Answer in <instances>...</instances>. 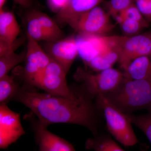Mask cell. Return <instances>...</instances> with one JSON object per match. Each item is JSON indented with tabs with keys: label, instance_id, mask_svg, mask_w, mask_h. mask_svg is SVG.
Returning <instances> with one entry per match:
<instances>
[{
	"label": "cell",
	"instance_id": "18",
	"mask_svg": "<svg viewBox=\"0 0 151 151\" xmlns=\"http://www.w3.org/2000/svg\"><path fill=\"white\" fill-rule=\"evenodd\" d=\"M119 59V52L116 45L113 48L94 58L86 65L95 72H98L113 68L115 63L118 62Z\"/></svg>",
	"mask_w": 151,
	"mask_h": 151
},
{
	"label": "cell",
	"instance_id": "14",
	"mask_svg": "<svg viewBox=\"0 0 151 151\" xmlns=\"http://www.w3.org/2000/svg\"><path fill=\"white\" fill-rule=\"evenodd\" d=\"M20 32L19 25L13 13L0 9V42L12 45Z\"/></svg>",
	"mask_w": 151,
	"mask_h": 151
},
{
	"label": "cell",
	"instance_id": "21",
	"mask_svg": "<svg viewBox=\"0 0 151 151\" xmlns=\"http://www.w3.org/2000/svg\"><path fill=\"white\" fill-rule=\"evenodd\" d=\"M34 12L41 25L54 38L56 41L64 38V33L55 20L40 11L34 10Z\"/></svg>",
	"mask_w": 151,
	"mask_h": 151
},
{
	"label": "cell",
	"instance_id": "1",
	"mask_svg": "<svg viewBox=\"0 0 151 151\" xmlns=\"http://www.w3.org/2000/svg\"><path fill=\"white\" fill-rule=\"evenodd\" d=\"M74 96H56L20 87L13 101L29 108L39 121L48 127L54 124H74L86 128L93 136L101 133L104 119L95 98L81 84L73 86Z\"/></svg>",
	"mask_w": 151,
	"mask_h": 151
},
{
	"label": "cell",
	"instance_id": "13",
	"mask_svg": "<svg viewBox=\"0 0 151 151\" xmlns=\"http://www.w3.org/2000/svg\"><path fill=\"white\" fill-rule=\"evenodd\" d=\"M104 0H68L55 16L58 24H67L81 15L99 6Z\"/></svg>",
	"mask_w": 151,
	"mask_h": 151
},
{
	"label": "cell",
	"instance_id": "20",
	"mask_svg": "<svg viewBox=\"0 0 151 151\" xmlns=\"http://www.w3.org/2000/svg\"><path fill=\"white\" fill-rule=\"evenodd\" d=\"M26 54V50L20 53L14 52L0 57V78L7 75L12 69L25 61Z\"/></svg>",
	"mask_w": 151,
	"mask_h": 151
},
{
	"label": "cell",
	"instance_id": "28",
	"mask_svg": "<svg viewBox=\"0 0 151 151\" xmlns=\"http://www.w3.org/2000/svg\"><path fill=\"white\" fill-rule=\"evenodd\" d=\"M49 6L52 11L57 13L67 3L68 0H47Z\"/></svg>",
	"mask_w": 151,
	"mask_h": 151
},
{
	"label": "cell",
	"instance_id": "24",
	"mask_svg": "<svg viewBox=\"0 0 151 151\" xmlns=\"http://www.w3.org/2000/svg\"><path fill=\"white\" fill-rule=\"evenodd\" d=\"M117 15H119L123 19H129L145 23H149L143 17L134 3L120 12Z\"/></svg>",
	"mask_w": 151,
	"mask_h": 151
},
{
	"label": "cell",
	"instance_id": "17",
	"mask_svg": "<svg viewBox=\"0 0 151 151\" xmlns=\"http://www.w3.org/2000/svg\"><path fill=\"white\" fill-rule=\"evenodd\" d=\"M27 33L36 41H45L47 42H56L54 37L45 29L36 16L34 10L27 14Z\"/></svg>",
	"mask_w": 151,
	"mask_h": 151
},
{
	"label": "cell",
	"instance_id": "7",
	"mask_svg": "<svg viewBox=\"0 0 151 151\" xmlns=\"http://www.w3.org/2000/svg\"><path fill=\"white\" fill-rule=\"evenodd\" d=\"M111 16L100 6H97L67 24L78 34L102 35L113 30L115 25L111 22Z\"/></svg>",
	"mask_w": 151,
	"mask_h": 151
},
{
	"label": "cell",
	"instance_id": "8",
	"mask_svg": "<svg viewBox=\"0 0 151 151\" xmlns=\"http://www.w3.org/2000/svg\"><path fill=\"white\" fill-rule=\"evenodd\" d=\"M27 45L25 64L20 72L16 74L19 76L27 84L33 87L50 62L51 58L40 46L38 42L26 33Z\"/></svg>",
	"mask_w": 151,
	"mask_h": 151
},
{
	"label": "cell",
	"instance_id": "11",
	"mask_svg": "<svg viewBox=\"0 0 151 151\" xmlns=\"http://www.w3.org/2000/svg\"><path fill=\"white\" fill-rule=\"evenodd\" d=\"M25 134L19 113L11 110L7 104H1L0 148H7Z\"/></svg>",
	"mask_w": 151,
	"mask_h": 151
},
{
	"label": "cell",
	"instance_id": "5",
	"mask_svg": "<svg viewBox=\"0 0 151 151\" xmlns=\"http://www.w3.org/2000/svg\"><path fill=\"white\" fill-rule=\"evenodd\" d=\"M67 73L59 63L51 58L48 65L35 82L32 87H37L46 93L65 97H72L75 92L73 86L67 84Z\"/></svg>",
	"mask_w": 151,
	"mask_h": 151
},
{
	"label": "cell",
	"instance_id": "6",
	"mask_svg": "<svg viewBox=\"0 0 151 151\" xmlns=\"http://www.w3.org/2000/svg\"><path fill=\"white\" fill-rule=\"evenodd\" d=\"M119 66L122 72L135 59L151 55L150 33L132 36H119L117 44Z\"/></svg>",
	"mask_w": 151,
	"mask_h": 151
},
{
	"label": "cell",
	"instance_id": "16",
	"mask_svg": "<svg viewBox=\"0 0 151 151\" xmlns=\"http://www.w3.org/2000/svg\"><path fill=\"white\" fill-rule=\"evenodd\" d=\"M85 148L94 151H125L110 135L103 132L88 138L85 142Z\"/></svg>",
	"mask_w": 151,
	"mask_h": 151
},
{
	"label": "cell",
	"instance_id": "12",
	"mask_svg": "<svg viewBox=\"0 0 151 151\" xmlns=\"http://www.w3.org/2000/svg\"><path fill=\"white\" fill-rule=\"evenodd\" d=\"M47 42L46 53L50 58L59 63L68 73L78 55L76 36H70L54 42Z\"/></svg>",
	"mask_w": 151,
	"mask_h": 151
},
{
	"label": "cell",
	"instance_id": "22",
	"mask_svg": "<svg viewBox=\"0 0 151 151\" xmlns=\"http://www.w3.org/2000/svg\"><path fill=\"white\" fill-rule=\"evenodd\" d=\"M126 114L132 124L137 127L146 135L151 145V109L148 110L147 114L143 115H135L132 113Z\"/></svg>",
	"mask_w": 151,
	"mask_h": 151
},
{
	"label": "cell",
	"instance_id": "23",
	"mask_svg": "<svg viewBox=\"0 0 151 151\" xmlns=\"http://www.w3.org/2000/svg\"><path fill=\"white\" fill-rule=\"evenodd\" d=\"M117 23L120 25L122 32L127 36H132L137 35L142 29L148 26V23L141 22L121 18L119 15L114 17Z\"/></svg>",
	"mask_w": 151,
	"mask_h": 151
},
{
	"label": "cell",
	"instance_id": "26",
	"mask_svg": "<svg viewBox=\"0 0 151 151\" xmlns=\"http://www.w3.org/2000/svg\"><path fill=\"white\" fill-rule=\"evenodd\" d=\"M134 4L146 21L151 22V0H134Z\"/></svg>",
	"mask_w": 151,
	"mask_h": 151
},
{
	"label": "cell",
	"instance_id": "9",
	"mask_svg": "<svg viewBox=\"0 0 151 151\" xmlns=\"http://www.w3.org/2000/svg\"><path fill=\"white\" fill-rule=\"evenodd\" d=\"M76 37L78 55L86 65L94 58L116 46L119 36L78 34Z\"/></svg>",
	"mask_w": 151,
	"mask_h": 151
},
{
	"label": "cell",
	"instance_id": "19",
	"mask_svg": "<svg viewBox=\"0 0 151 151\" xmlns=\"http://www.w3.org/2000/svg\"><path fill=\"white\" fill-rule=\"evenodd\" d=\"M20 88L13 75L7 74L0 78V104L13 101Z\"/></svg>",
	"mask_w": 151,
	"mask_h": 151
},
{
	"label": "cell",
	"instance_id": "15",
	"mask_svg": "<svg viewBox=\"0 0 151 151\" xmlns=\"http://www.w3.org/2000/svg\"><path fill=\"white\" fill-rule=\"evenodd\" d=\"M123 72L124 78L129 80H139L150 76L151 55L135 59Z\"/></svg>",
	"mask_w": 151,
	"mask_h": 151
},
{
	"label": "cell",
	"instance_id": "30",
	"mask_svg": "<svg viewBox=\"0 0 151 151\" xmlns=\"http://www.w3.org/2000/svg\"><path fill=\"white\" fill-rule=\"evenodd\" d=\"M6 0H0V9H3Z\"/></svg>",
	"mask_w": 151,
	"mask_h": 151
},
{
	"label": "cell",
	"instance_id": "25",
	"mask_svg": "<svg viewBox=\"0 0 151 151\" xmlns=\"http://www.w3.org/2000/svg\"><path fill=\"white\" fill-rule=\"evenodd\" d=\"M134 3V0H110L108 5V13L111 16L117 15Z\"/></svg>",
	"mask_w": 151,
	"mask_h": 151
},
{
	"label": "cell",
	"instance_id": "2",
	"mask_svg": "<svg viewBox=\"0 0 151 151\" xmlns=\"http://www.w3.org/2000/svg\"><path fill=\"white\" fill-rule=\"evenodd\" d=\"M104 96L123 113L151 109V76L139 80L124 78L122 83L113 92Z\"/></svg>",
	"mask_w": 151,
	"mask_h": 151
},
{
	"label": "cell",
	"instance_id": "27",
	"mask_svg": "<svg viewBox=\"0 0 151 151\" xmlns=\"http://www.w3.org/2000/svg\"><path fill=\"white\" fill-rule=\"evenodd\" d=\"M24 40V39L23 38L17 39L12 45H8L2 42H0V57L15 52V50L23 43Z\"/></svg>",
	"mask_w": 151,
	"mask_h": 151
},
{
	"label": "cell",
	"instance_id": "3",
	"mask_svg": "<svg viewBox=\"0 0 151 151\" xmlns=\"http://www.w3.org/2000/svg\"><path fill=\"white\" fill-rule=\"evenodd\" d=\"M95 100L103 111L107 129L113 137L126 147L137 145L139 141L127 114L113 105L104 95H98Z\"/></svg>",
	"mask_w": 151,
	"mask_h": 151
},
{
	"label": "cell",
	"instance_id": "10",
	"mask_svg": "<svg viewBox=\"0 0 151 151\" xmlns=\"http://www.w3.org/2000/svg\"><path fill=\"white\" fill-rule=\"evenodd\" d=\"M32 128L38 151H76L72 144L47 130L32 113L27 115Z\"/></svg>",
	"mask_w": 151,
	"mask_h": 151
},
{
	"label": "cell",
	"instance_id": "29",
	"mask_svg": "<svg viewBox=\"0 0 151 151\" xmlns=\"http://www.w3.org/2000/svg\"><path fill=\"white\" fill-rule=\"evenodd\" d=\"M15 3L24 8H28L31 5V0H13Z\"/></svg>",
	"mask_w": 151,
	"mask_h": 151
},
{
	"label": "cell",
	"instance_id": "4",
	"mask_svg": "<svg viewBox=\"0 0 151 151\" xmlns=\"http://www.w3.org/2000/svg\"><path fill=\"white\" fill-rule=\"evenodd\" d=\"M73 78L96 98L113 92L124 80L122 71L113 68L94 73L86 68L79 67L73 76Z\"/></svg>",
	"mask_w": 151,
	"mask_h": 151
}]
</instances>
